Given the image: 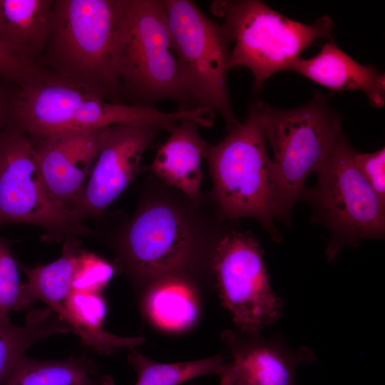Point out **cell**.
<instances>
[{
    "instance_id": "obj_1",
    "label": "cell",
    "mask_w": 385,
    "mask_h": 385,
    "mask_svg": "<svg viewBox=\"0 0 385 385\" xmlns=\"http://www.w3.org/2000/svg\"><path fill=\"white\" fill-rule=\"evenodd\" d=\"M225 221L154 178L111 243L117 265L140 294L168 278L195 283L212 275L214 253L228 225Z\"/></svg>"
},
{
    "instance_id": "obj_2",
    "label": "cell",
    "mask_w": 385,
    "mask_h": 385,
    "mask_svg": "<svg viewBox=\"0 0 385 385\" xmlns=\"http://www.w3.org/2000/svg\"><path fill=\"white\" fill-rule=\"evenodd\" d=\"M124 4L53 0L50 35L37 64L103 99L122 103L117 42Z\"/></svg>"
},
{
    "instance_id": "obj_3",
    "label": "cell",
    "mask_w": 385,
    "mask_h": 385,
    "mask_svg": "<svg viewBox=\"0 0 385 385\" xmlns=\"http://www.w3.org/2000/svg\"><path fill=\"white\" fill-rule=\"evenodd\" d=\"M192 118L190 110L164 112L154 107L111 102L44 68L34 78L16 86L11 122L34 141L115 124H145L169 131L178 122Z\"/></svg>"
},
{
    "instance_id": "obj_4",
    "label": "cell",
    "mask_w": 385,
    "mask_h": 385,
    "mask_svg": "<svg viewBox=\"0 0 385 385\" xmlns=\"http://www.w3.org/2000/svg\"><path fill=\"white\" fill-rule=\"evenodd\" d=\"M266 145L255 103L244 122L228 127L226 136L217 144L208 143L204 158L218 215L228 221L255 219L278 242L281 235L274 225L279 220L278 195Z\"/></svg>"
},
{
    "instance_id": "obj_5",
    "label": "cell",
    "mask_w": 385,
    "mask_h": 385,
    "mask_svg": "<svg viewBox=\"0 0 385 385\" xmlns=\"http://www.w3.org/2000/svg\"><path fill=\"white\" fill-rule=\"evenodd\" d=\"M117 63L130 104L155 108L168 100L196 107L182 82L163 1L125 0Z\"/></svg>"
},
{
    "instance_id": "obj_6",
    "label": "cell",
    "mask_w": 385,
    "mask_h": 385,
    "mask_svg": "<svg viewBox=\"0 0 385 385\" xmlns=\"http://www.w3.org/2000/svg\"><path fill=\"white\" fill-rule=\"evenodd\" d=\"M259 111L267 142L272 152L279 220L289 225L293 206L305 180L324 163L342 133L341 118L321 93L299 108L282 110L259 101Z\"/></svg>"
},
{
    "instance_id": "obj_7",
    "label": "cell",
    "mask_w": 385,
    "mask_h": 385,
    "mask_svg": "<svg viewBox=\"0 0 385 385\" xmlns=\"http://www.w3.org/2000/svg\"><path fill=\"white\" fill-rule=\"evenodd\" d=\"M212 14L223 20L232 48L229 68L246 67L260 90L272 74L291 70L301 53L317 39L330 37L334 24L328 16L306 24L289 19L258 0H215Z\"/></svg>"
},
{
    "instance_id": "obj_8",
    "label": "cell",
    "mask_w": 385,
    "mask_h": 385,
    "mask_svg": "<svg viewBox=\"0 0 385 385\" xmlns=\"http://www.w3.org/2000/svg\"><path fill=\"white\" fill-rule=\"evenodd\" d=\"M354 152L343 135L316 172V185L304 188L299 199L311 207L312 221L329 231L328 261L346 247L385 234V204L357 168Z\"/></svg>"
},
{
    "instance_id": "obj_9",
    "label": "cell",
    "mask_w": 385,
    "mask_h": 385,
    "mask_svg": "<svg viewBox=\"0 0 385 385\" xmlns=\"http://www.w3.org/2000/svg\"><path fill=\"white\" fill-rule=\"evenodd\" d=\"M183 84L196 107L217 112L236 124L227 88L231 38L192 1L164 0Z\"/></svg>"
},
{
    "instance_id": "obj_10",
    "label": "cell",
    "mask_w": 385,
    "mask_h": 385,
    "mask_svg": "<svg viewBox=\"0 0 385 385\" xmlns=\"http://www.w3.org/2000/svg\"><path fill=\"white\" fill-rule=\"evenodd\" d=\"M12 223L38 226L48 240L91 234L53 200L41 176L33 141L10 121L0 130V226Z\"/></svg>"
},
{
    "instance_id": "obj_11",
    "label": "cell",
    "mask_w": 385,
    "mask_h": 385,
    "mask_svg": "<svg viewBox=\"0 0 385 385\" xmlns=\"http://www.w3.org/2000/svg\"><path fill=\"white\" fill-rule=\"evenodd\" d=\"M212 275L236 329L261 332L282 317V301L271 287L262 250L250 232L227 225L214 253Z\"/></svg>"
},
{
    "instance_id": "obj_12",
    "label": "cell",
    "mask_w": 385,
    "mask_h": 385,
    "mask_svg": "<svg viewBox=\"0 0 385 385\" xmlns=\"http://www.w3.org/2000/svg\"><path fill=\"white\" fill-rule=\"evenodd\" d=\"M159 130L137 123L100 130L98 156L73 214L77 222L100 217L134 180L141 171L143 154Z\"/></svg>"
},
{
    "instance_id": "obj_13",
    "label": "cell",
    "mask_w": 385,
    "mask_h": 385,
    "mask_svg": "<svg viewBox=\"0 0 385 385\" xmlns=\"http://www.w3.org/2000/svg\"><path fill=\"white\" fill-rule=\"evenodd\" d=\"M101 129L32 140L50 196L73 219V211L98 156Z\"/></svg>"
},
{
    "instance_id": "obj_14",
    "label": "cell",
    "mask_w": 385,
    "mask_h": 385,
    "mask_svg": "<svg viewBox=\"0 0 385 385\" xmlns=\"http://www.w3.org/2000/svg\"><path fill=\"white\" fill-rule=\"evenodd\" d=\"M221 339L231 359L230 369L241 379L256 385H297L296 371L315 359L307 347L292 350L275 338L260 332L225 330Z\"/></svg>"
},
{
    "instance_id": "obj_15",
    "label": "cell",
    "mask_w": 385,
    "mask_h": 385,
    "mask_svg": "<svg viewBox=\"0 0 385 385\" xmlns=\"http://www.w3.org/2000/svg\"><path fill=\"white\" fill-rule=\"evenodd\" d=\"M199 127L190 119L177 123L149 166L155 178L196 202L201 200V162L208 145L201 137Z\"/></svg>"
},
{
    "instance_id": "obj_16",
    "label": "cell",
    "mask_w": 385,
    "mask_h": 385,
    "mask_svg": "<svg viewBox=\"0 0 385 385\" xmlns=\"http://www.w3.org/2000/svg\"><path fill=\"white\" fill-rule=\"evenodd\" d=\"M291 70L332 91H361L366 94L372 106L384 105V73L371 65L358 63L333 41L326 42L314 57L297 59Z\"/></svg>"
},
{
    "instance_id": "obj_17",
    "label": "cell",
    "mask_w": 385,
    "mask_h": 385,
    "mask_svg": "<svg viewBox=\"0 0 385 385\" xmlns=\"http://www.w3.org/2000/svg\"><path fill=\"white\" fill-rule=\"evenodd\" d=\"M53 0H0V41L14 56L38 65L48 41Z\"/></svg>"
},
{
    "instance_id": "obj_18",
    "label": "cell",
    "mask_w": 385,
    "mask_h": 385,
    "mask_svg": "<svg viewBox=\"0 0 385 385\" xmlns=\"http://www.w3.org/2000/svg\"><path fill=\"white\" fill-rule=\"evenodd\" d=\"M77 237L66 236L61 257L48 265L30 268L18 262L19 268L27 277V282L21 285L23 309L29 307L35 300H40L61 316L73 289L81 251Z\"/></svg>"
},
{
    "instance_id": "obj_19",
    "label": "cell",
    "mask_w": 385,
    "mask_h": 385,
    "mask_svg": "<svg viewBox=\"0 0 385 385\" xmlns=\"http://www.w3.org/2000/svg\"><path fill=\"white\" fill-rule=\"evenodd\" d=\"M106 305L100 293L73 290L60 317L76 333L84 345L100 354H113L145 343L143 337H121L103 328Z\"/></svg>"
},
{
    "instance_id": "obj_20",
    "label": "cell",
    "mask_w": 385,
    "mask_h": 385,
    "mask_svg": "<svg viewBox=\"0 0 385 385\" xmlns=\"http://www.w3.org/2000/svg\"><path fill=\"white\" fill-rule=\"evenodd\" d=\"M194 282L168 278L149 286L142 293L141 305L148 319L169 331L191 327L198 317Z\"/></svg>"
},
{
    "instance_id": "obj_21",
    "label": "cell",
    "mask_w": 385,
    "mask_h": 385,
    "mask_svg": "<svg viewBox=\"0 0 385 385\" xmlns=\"http://www.w3.org/2000/svg\"><path fill=\"white\" fill-rule=\"evenodd\" d=\"M3 385H114L101 375L97 364L86 356L61 360H36L24 356Z\"/></svg>"
},
{
    "instance_id": "obj_22",
    "label": "cell",
    "mask_w": 385,
    "mask_h": 385,
    "mask_svg": "<svg viewBox=\"0 0 385 385\" xmlns=\"http://www.w3.org/2000/svg\"><path fill=\"white\" fill-rule=\"evenodd\" d=\"M73 329L49 307L29 312L23 326L0 320V385L35 343Z\"/></svg>"
},
{
    "instance_id": "obj_23",
    "label": "cell",
    "mask_w": 385,
    "mask_h": 385,
    "mask_svg": "<svg viewBox=\"0 0 385 385\" xmlns=\"http://www.w3.org/2000/svg\"><path fill=\"white\" fill-rule=\"evenodd\" d=\"M128 361L138 374L135 385H180L205 374L220 376L227 362L219 354L200 360L163 364L140 354L135 348L130 349Z\"/></svg>"
},
{
    "instance_id": "obj_24",
    "label": "cell",
    "mask_w": 385,
    "mask_h": 385,
    "mask_svg": "<svg viewBox=\"0 0 385 385\" xmlns=\"http://www.w3.org/2000/svg\"><path fill=\"white\" fill-rule=\"evenodd\" d=\"M19 265L9 243L0 236V320L9 322L11 311L22 310Z\"/></svg>"
},
{
    "instance_id": "obj_25",
    "label": "cell",
    "mask_w": 385,
    "mask_h": 385,
    "mask_svg": "<svg viewBox=\"0 0 385 385\" xmlns=\"http://www.w3.org/2000/svg\"><path fill=\"white\" fill-rule=\"evenodd\" d=\"M114 274L111 264L81 250L73 282V290L100 293Z\"/></svg>"
},
{
    "instance_id": "obj_26",
    "label": "cell",
    "mask_w": 385,
    "mask_h": 385,
    "mask_svg": "<svg viewBox=\"0 0 385 385\" xmlns=\"http://www.w3.org/2000/svg\"><path fill=\"white\" fill-rule=\"evenodd\" d=\"M356 165L381 201L385 204V149L354 155Z\"/></svg>"
},
{
    "instance_id": "obj_27",
    "label": "cell",
    "mask_w": 385,
    "mask_h": 385,
    "mask_svg": "<svg viewBox=\"0 0 385 385\" xmlns=\"http://www.w3.org/2000/svg\"><path fill=\"white\" fill-rule=\"evenodd\" d=\"M43 68L26 63L11 53L0 41V78L21 86L40 74Z\"/></svg>"
},
{
    "instance_id": "obj_28",
    "label": "cell",
    "mask_w": 385,
    "mask_h": 385,
    "mask_svg": "<svg viewBox=\"0 0 385 385\" xmlns=\"http://www.w3.org/2000/svg\"><path fill=\"white\" fill-rule=\"evenodd\" d=\"M16 88L0 83V130L11 121Z\"/></svg>"
},
{
    "instance_id": "obj_29",
    "label": "cell",
    "mask_w": 385,
    "mask_h": 385,
    "mask_svg": "<svg viewBox=\"0 0 385 385\" xmlns=\"http://www.w3.org/2000/svg\"><path fill=\"white\" fill-rule=\"evenodd\" d=\"M220 381L219 385H256L248 382L237 376L228 366V361L223 373L220 376Z\"/></svg>"
}]
</instances>
